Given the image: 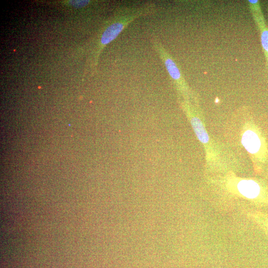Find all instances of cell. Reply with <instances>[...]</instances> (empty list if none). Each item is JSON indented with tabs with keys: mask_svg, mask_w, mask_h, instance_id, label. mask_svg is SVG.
<instances>
[{
	"mask_svg": "<svg viewBox=\"0 0 268 268\" xmlns=\"http://www.w3.org/2000/svg\"><path fill=\"white\" fill-rule=\"evenodd\" d=\"M153 3H147L121 7L112 22L102 33L100 43L105 46L114 40L120 33L136 18L148 14L154 10Z\"/></svg>",
	"mask_w": 268,
	"mask_h": 268,
	"instance_id": "1",
	"label": "cell"
},
{
	"mask_svg": "<svg viewBox=\"0 0 268 268\" xmlns=\"http://www.w3.org/2000/svg\"><path fill=\"white\" fill-rule=\"evenodd\" d=\"M151 42L177 89L183 95L189 96V87L175 61L159 41L152 39Z\"/></svg>",
	"mask_w": 268,
	"mask_h": 268,
	"instance_id": "2",
	"label": "cell"
},
{
	"mask_svg": "<svg viewBox=\"0 0 268 268\" xmlns=\"http://www.w3.org/2000/svg\"><path fill=\"white\" fill-rule=\"evenodd\" d=\"M248 4L255 23L260 33V39L268 68V26L259 0H248Z\"/></svg>",
	"mask_w": 268,
	"mask_h": 268,
	"instance_id": "3",
	"label": "cell"
},
{
	"mask_svg": "<svg viewBox=\"0 0 268 268\" xmlns=\"http://www.w3.org/2000/svg\"><path fill=\"white\" fill-rule=\"evenodd\" d=\"M241 142L246 150L252 154L257 153L261 145L258 135L251 130H247L243 134Z\"/></svg>",
	"mask_w": 268,
	"mask_h": 268,
	"instance_id": "4",
	"label": "cell"
},
{
	"mask_svg": "<svg viewBox=\"0 0 268 268\" xmlns=\"http://www.w3.org/2000/svg\"><path fill=\"white\" fill-rule=\"evenodd\" d=\"M238 189L243 196L250 199L257 197L260 193V187L253 180H242L238 184Z\"/></svg>",
	"mask_w": 268,
	"mask_h": 268,
	"instance_id": "5",
	"label": "cell"
},
{
	"mask_svg": "<svg viewBox=\"0 0 268 268\" xmlns=\"http://www.w3.org/2000/svg\"><path fill=\"white\" fill-rule=\"evenodd\" d=\"M191 121L198 139L202 143H207L209 140L208 135L201 121L199 118L194 117Z\"/></svg>",
	"mask_w": 268,
	"mask_h": 268,
	"instance_id": "6",
	"label": "cell"
},
{
	"mask_svg": "<svg viewBox=\"0 0 268 268\" xmlns=\"http://www.w3.org/2000/svg\"><path fill=\"white\" fill-rule=\"evenodd\" d=\"M89 0H70L69 3L75 7L79 8L87 5Z\"/></svg>",
	"mask_w": 268,
	"mask_h": 268,
	"instance_id": "7",
	"label": "cell"
}]
</instances>
